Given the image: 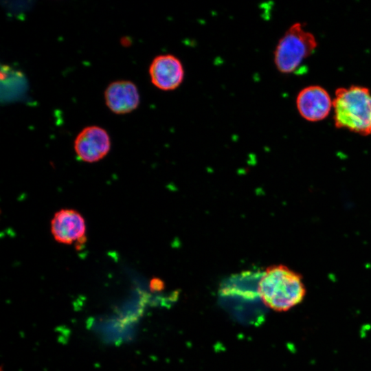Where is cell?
Here are the masks:
<instances>
[{"instance_id": "7", "label": "cell", "mask_w": 371, "mask_h": 371, "mask_svg": "<svg viewBox=\"0 0 371 371\" xmlns=\"http://www.w3.org/2000/svg\"><path fill=\"white\" fill-rule=\"evenodd\" d=\"M86 225L84 218L76 210L63 209L57 212L51 221V232L60 243L71 244L82 239Z\"/></svg>"}, {"instance_id": "1", "label": "cell", "mask_w": 371, "mask_h": 371, "mask_svg": "<svg viewBox=\"0 0 371 371\" xmlns=\"http://www.w3.org/2000/svg\"><path fill=\"white\" fill-rule=\"evenodd\" d=\"M258 293L266 306L286 312L301 304L306 294L302 277L284 265L268 268L261 276Z\"/></svg>"}, {"instance_id": "6", "label": "cell", "mask_w": 371, "mask_h": 371, "mask_svg": "<svg viewBox=\"0 0 371 371\" xmlns=\"http://www.w3.org/2000/svg\"><path fill=\"white\" fill-rule=\"evenodd\" d=\"M110 147V137L107 132L97 126L85 128L74 141L76 155L81 160L89 163L102 159L107 155Z\"/></svg>"}, {"instance_id": "2", "label": "cell", "mask_w": 371, "mask_h": 371, "mask_svg": "<svg viewBox=\"0 0 371 371\" xmlns=\"http://www.w3.org/2000/svg\"><path fill=\"white\" fill-rule=\"evenodd\" d=\"M333 120L337 128L371 135V91L361 85L339 87L333 98Z\"/></svg>"}, {"instance_id": "4", "label": "cell", "mask_w": 371, "mask_h": 371, "mask_svg": "<svg viewBox=\"0 0 371 371\" xmlns=\"http://www.w3.org/2000/svg\"><path fill=\"white\" fill-rule=\"evenodd\" d=\"M333 98L319 85H309L302 89L296 97V107L300 116L308 122H319L326 118L333 110Z\"/></svg>"}, {"instance_id": "3", "label": "cell", "mask_w": 371, "mask_h": 371, "mask_svg": "<svg viewBox=\"0 0 371 371\" xmlns=\"http://www.w3.org/2000/svg\"><path fill=\"white\" fill-rule=\"evenodd\" d=\"M317 46V42L313 34L306 30L301 23H293L276 46L273 60L276 69L284 74L296 71Z\"/></svg>"}, {"instance_id": "8", "label": "cell", "mask_w": 371, "mask_h": 371, "mask_svg": "<svg viewBox=\"0 0 371 371\" xmlns=\"http://www.w3.org/2000/svg\"><path fill=\"white\" fill-rule=\"evenodd\" d=\"M104 99L109 109L116 114H126L134 111L140 100L136 85L128 80L110 83L104 91Z\"/></svg>"}, {"instance_id": "5", "label": "cell", "mask_w": 371, "mask_h": 371, "mask_svg": "<svg viewBox=\"0 0 371 371\" xmlns=\"http://www.w3.org/2000/svg\"><path fill=\"white\" fill-rule=\"evenodd\" d=\"M148 73L152 84L166 91L177 89L182 84L185 76L181 61L170 54L155 57L149 66Z\"/></svg>"}]
</instances>
